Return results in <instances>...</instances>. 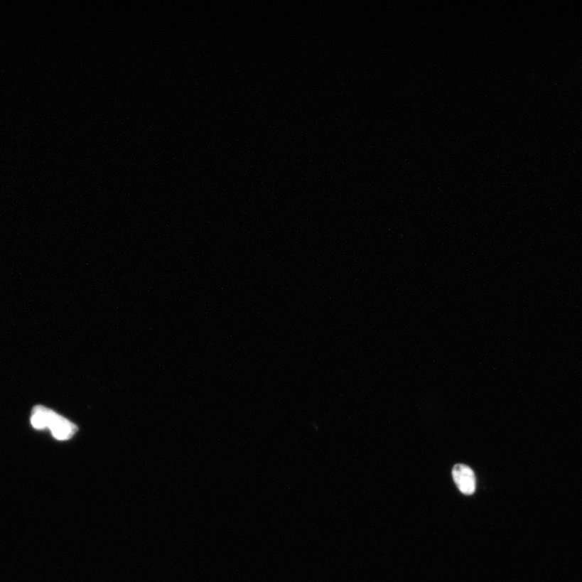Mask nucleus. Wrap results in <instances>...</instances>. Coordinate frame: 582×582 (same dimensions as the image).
I'll use <instances>...</instances> for the list:
<instances>
[{
	"label": "nucleus",
	"mask_w": 582,
	"mask_h": 582,
	"mask_svg": "<svg viewBox=\"0 0 582 582\" xmlns=\"http://www.w3.org/2000/svg\"><path fill=\"white\" fill-rule=\"evenodd\" d=\"M31 424L36 430L48 428L53 436L58 440H68L77 431V426L55 411L43 406H36L33 410Z\"/></svg>",
	"instance_id": "obj_1"
},
{
	"label": "nucleus",
	"mask_w": 582,
	"mask_h": 582,
	"mask_svg": "<svg viewBox=\"0 0 582 582\" xmlns=\"http://www.w3.org/2000/svg\"><path fill=\"white\" fill-rule=\"evenodd\" d=\"M453 479L458 489L464 495H473L476 489V480L471 468L464 464H456L452 470Z\"/></svg>",
	"instance_id": "obj_2"
}]
</instances>
